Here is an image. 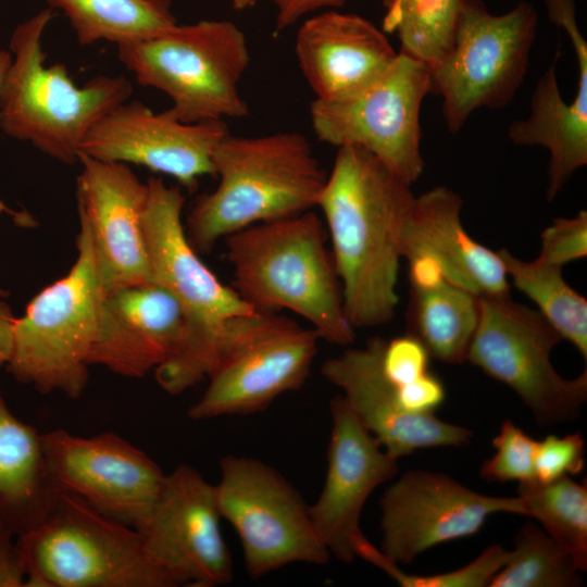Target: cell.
<instances>
[{"label":"cell","mask_w":587,"mask_h":587,"mask_svg":"<svg viewBox=\"0 0 587 587\" xmlns=\"http://www.w3.org/2000/svg\"><path fill=\"white\" fill-rule=\"evenodd\" d=\"M525 515L538 521L542 529L587 570V485L571 476L541 483L533 479L519 484L517 495Z\"/></svg>","instance_id":"29"},{"label":"cell","mask_w":587,"mask_h":587,"mask_svg":"<svg viewBox=\"0 0 587 587\" xmlns=\"http://www.w3.org/2000/svg\"><path fill=\"white\" fill-rule=\"evenodd\" d=\"M326 227L305 211L255 224L224 238L233 288L255 312L290 311L303 317L321 339L349 346V323Z\"/></svg>","instance_id":"3"},{"label":"cell","mask_w":587,"mask_h":587,"mask_svg":"<svg viewBox=\"0 0 587 587\" xmlns=\"http://www.w3.org/2000/svg\"><path fill=\"white\" fill-rule=\"evenodd\" d=\"M48 470L61 491L139 530L166 474L142 450L113 433L80 437L64 429L41 435Z\"/></svg>","instance_id":"14"},{"label":"cell","mask_w":587,"mask_h":587,"mask_svg":"<svg viewBox=\"0 0 587 587\" xmlns=\"http://www.w3.org/2000/svg\"><path fill=\"white\" fill-rule=\"evenodd\" d=\"M580 573L561 545L528 522L516 533L514 549L488 587H576L582 585Z\"/></svg>","instance_id":"31"},{"label":"cell","mask_w":587,"mask_h":587,"mask_svg":"<svg viewBox=\"0 0 587 587\" xmlns=\"http://www.w3.org/2000/svg\"><path fill=\"white\" fill-rule=\"evenodd\" d=\"M295 51L315 100L341 101L379 80L398 52L371 21L336 9L317 12L299 27Z\"/></svg>","instance_id":"22"},{"label":"cell","mask_w":587,"mask_h":587,"mask_svg":"<svg viewBox=\"0 0 587 587\" xmlns=\"http://www.w3.org/2000/svg\"><path fill=\"white\" fill-rule=\"evenodd\" d=\"M380 550L397 564H410L426 550L477 534L497 513L525 515L519 496L476 492L440 472L410 470L380 500Z\"/></svg>","instance_id":"15"},{"label":"cell","mask_w":587,"mask_h":587,"mask_svg":"<svg viewBox=\"0 0 587 587\" xmlns=\"http://www.w3.org/2000/svg\"><path fill=\"white\" fill-rule=\"evenodd\" d=\"M585 467V440L580 433L549 435L538 441L535 454V479L548 483L579 474Z\"/></svg>","instance_id":"34"},{"label":"cell","mask_w":587,"mask_h":587,"mask_svg":"<svg viewBox=\"0 0 587 587\" xmlns=\"http://www.w3.org/2000/svg\"><path fill=\"white\" fill-rule=\"evenodd\" d=\"M61 492L48 470L41 435L11 413L0 392V524L16 537L29 532Z\"/></svg>","instance_id":"25"},{"label":"cell","mask_w":587,"mask_h":587,"mask_svg":"<svg viewBox=\"0 0 587 587\" xmlns=\"http://www.w3.org/2000/svg\"><path fill=\"white\" fill-rule=\"evenodd\" d=\"M562 340L539 313L510 296H479L466 362L509 386L542 426L575 420L587 400V371L562 377L551 352Z\"/></svg>","instance_id":"10"},{"label":"cell","mask_w":587,"mask_h":587,"mask_svg":"<svg viewBox=\"0 0 587 587\" xmlns=\"http://www.w3.org/2000/svg\"><path fill=\"white\" fill-rule=\"evenodd\" d=\"M276 9L275 33L321 10L341 8L347 0H270Z\"/></svg>","instance_id":"38"},{"label":"cell","mask_w":587,"mask_h":587,"mask_svg":"<svg viewBox=\"0 0 587 587\" xmlns=\"http://www.w3.org/2000/svg\"><path fill=\"white\" fill-rule=\"evenodd\" d=\"M395 390L402 408L413 414H435L446 399L444 383L432 372Z\"/></svg>","instance_id":"37"},{"label":"cell","mask_w":587,"mask_h":587,"mask_svg":"<svg viewBox=\"0 0 587 587\" xmlns=\"http://www.w3.org/2000/svg\"><path fill=\"white\" fill-rule=\"evenodd\" d=\"M15 319L10 307L0 300V366L7 364L11 355Z\"/></svg>","instance_id":"40"},{"label":"cell","mask_w":587,"mask_h":587,"mask_svg":"<svg viewBox=\"0 0 587 587\" xmlns=\"http://www.w3.org/2000/svg\"><path fill=\"white\" fill-rule=\"evenodd\" d=\"M538 18L521 1L507 13H490L483 0H462L452 46L430 70L432 92L442 98V115L459 132L478 109L508 105L523 84Z\"/></svg>","instance_id":"9"},{"label":"cell","mask_w":587,"mask_h":587,"mask_svg":"<svg viewBox=\"0 0 587 587\" xmlns=\"http://www.w3.org/2000/svg\"><path fill=\"white\" fill-rule=\"evenodd\" d=\"M321 336L280 313L246 315L201 398L188 409L191 420L247 415L265 410L279 396L305 383Z\"/></svg>","instance_id":"12"},{"label":"cell","mask_w":587,"mask_h":587,"mask_svg":"<svg viewBox=\"0 0 587 587\" xmlns=\"http://www.w3.org/2000/svg\"><path fill=\"white\" fill-rule=\"evenodd\" d=\"M146 183L142 228L151 279L173 295L184 315L183 339L154 374L164 391L178 395L208 378L240 320L255 311L212 273L189 243L182 221V190L158 177Z\"/></svg>","instance_id":"2"},{"label":"cell","mask_w":587,"mask_h":587,"mask_svg":"<svg viewBox=\"0 0 587 587\" xmlns=\"http://www.w3.org/2000/svg\"><path fill=\"white\" fill-rule=\"evenodd\" d=\"M217 504L237 533L250 577L291 563L324 565L330 554L317 536L309 505L275 469L249 457L220 461Z\"/></svg>","instance_id":"11"},{"label":"cell","mask_w":587,"mask_h":587,"mask_svg":"<svg viewBox=\"0 0 587 587\" xmlns=\"http://www.w3.org/2000/svg\"><path fill=\"white\" fill-rule=\"evenodd\" d=\"M24 587H176L140 533L62 491L45 520L15 540Z\"/></svg>","instance_id":"7"},{"label":"cell","mask_w":587,"mask_h":587,"mask_svg":"<svg viewBox=\"0 0 587 587\" xmlns=\"http://www.w3.org/2000/svg\"><path fill=\"white\" fill-rule=\"evenodd\" d=\"M411 185L365 149L338 147L317 201L353 328L390 322L398 304L401 235Z\"/></svg>","instance_id":"1"},{"label":"cell","mask_w":587,"mask_h":587,"mask_svg":"<svg viewBox=\"0 0 587 587\" xmlns=\"http://www.w3.org/2000/svg\"><path fill=\"white\" fill-rule=\"evenodd\" d=\"M542 263L563 267L587 255V212L579 211L571 218L558 217L540 235Z\"/></svg>","instance_id":"35"},{"label":"cell","mask_w":587,"mask_h":587,"mask_svg":"<svg viewBox=\"0 0 587 587\" xmlns=\"http://www.w3.org/2000/svg\"><path fill=\"white\" fill-rule=\"evenodd\" d=\"M551 23L563 28L576 55L578 79L575 97L566 102L560 91L555 50L550 66L538 79L530 98V113L513 122L508 137L517 146H540L549 151L546 197L552 201L567 180L587 164V42L576 21L575 0H545Z\"/></svg>","instance_id":"21"},{"label":"cell","mask_w":587,"mask_h":587,"mask_svg":"<svg viewBox=\"0 0 587 587\" xmlns=\"http://www.w3.org/2000/svg\"><path fill=\"white\" fill-rule=\"evenodd\" d=\"M11 58H12L11 52L9 50L0 48V92H1V87H2L5 72L11 62ZM0 211H4L11 214L14 217V220H20L22 223L27 218L26 215H23V214H20L17 212L10 210L1 201H0Z\"/></svg>","instance_id":"41"},{"label":"cell","mask_w":587,"mask_h":587,"mask_svg":"<svg viewBox=\"0 0 587 587\" xmlns=\"http://www.w3.org/2000/svg\"><path fill=\"white\" fill-rule=\"evenodd\" d=\"M13 534L0 524V587H24L25 574Z\"/></svg>","instance_id":"39"},{"label":"cell","mask_w":587,"mask_h":587,"mask_svg":"<svg viewBox=\"0 0 587 587\" xmlns=\"http://www.w3.org/2000/svg\"><path fill=\"white\" fill-rule=\"evenodd\" d=\"M117 58L137 82L170 97L167 111L184 123L243 118L249 107L239 82L249 66L243 32L228 20L175 24L117 45Z\"/></svg>","instance_id":"6"},{"label":"cell","mask_w":587,"mask_h":587,"mask_svg":"<svg viewBox=\"0 0 587 587\" xmlns=\"http://www.w3.org/2000/svg\"><path fill=\"white\" fill-rule=\"evenodd\" d=\"M68 20L80 46L139 40L177 21L171 0H45Z\"/></svg>","instance_id":"27"},{"label":"cell","mask_w":587,"mask_h":587,"mask_svg":"<svg viewBox=\"0 0 587 587\" xmlns=\"http://www.w3.org/2000/svg\"><path fill=\"white\" fill-rule=\"evenodd\" d=\"M227 134L224 121L184 123L167 110L154 113L133 100L101 117L84 138L79 152L100 161L145 166L193 191L200 177L215 175L213 152Z\"/></svg>","instance_id":"17"},{"label":"cell","mask_w":587,"mask_h":587,"mask_svg":"<svg viewBox=\"0 0 587 587\" xmlns=\"http://www.w3.org/2000/svg\"><path fill=\"white\" fill-rule=\"evenodd\" d=\"M78 216L89 233L103 294L152 283L142 216L148 186L121 162L79 152Z\"/></svg>","instance_id":"18"},{"label":"cell","mask_w":587,"mask_h":587,"mask_svg":"<svg viewBox=\"0 0 587 587\" xmlns=\"http://www.w3.org/2000/svg\"><path fill=\"white\" fill-rule=\"evenodd\" d=\"M103 297L90 236L79 220L75 263L15 319L10 374L39 392L78 398L88 382Z\"/></svg>","instance_id":"8"},{"label":"cell","mask_w":587,"mask_h":587,"mask_svg":"<svg viewBox=\"0 0 587 587\" xmlns=\"http://www.w3.org/2000/svg\"><path fill=\"white\" fill-rule=\"evenodd\" d=\"M332 417L327 467L323 489L309 505L322 544L344 563L357 558L355 545L364 535L360 515L371 494L398 473L389 454L350 410L341 395L329 403Z\"/></svg>","instance_id":"19"},{"label":"cell","mask_w":587,"mask_h":587,"mask_svg":"<svg viewBox=\"0 0 587 587\" xmlns=\"http://www.w3.org/2000/svg\"><path fill=\"white\" fill-rule=\"evenodd\" d=\"M385 341L376 336L364 348H349L327 359L322 375L342 391L341 397L359 421L397 459L420 449L467 445L471 429L435 414H413L402 408L382 370Z\"/></svg>","instance_id":"20"},{"label":"cell","mask_w":587,"mask_h":587,"mask_svg":"<svg viewBox=\"0 0 587 587\" xmlns=\"http://www.w3.org/2000/svg\"><path fill=\"white\" fill-rule=\"evenodd\" d=\"M429 92V66L399 50L385 75L361 93L334 102L313 100L312 128L323 142L365 149L412 185L424 168L420 113Z\"/></svg>","instance_id":"13"},{"label":"cell","mask_w":587,"mask_h":587,"mask_svg":"<svg viewBox=\"0 0 587 587\" xmlns=\"http://www.w3.org/2000/svg\"><path fill=\"white\" fill-rule=\"evenodd\" d=\"M408 333L432 358L448 364L466 362L479 317V296L442 274L409 278Z\"/></svg>","instance_id":"26"},{"label":"cell","mask_w":587,"mask_h":587,"mask_svg":"<svg viewBox=\"0 0 587 587\" xmlns=\"http://www.w3.org/2000/svg\"><path fill=\"white\" fill-rule=\"evenodd\" d=\"M212 161L218 185L196 200L185 226L198 253L246 227L310 211L327 178L310 141L298 132L227 134Z\"/></svg>","instance_id":"4"},{"label":"cell","mask_w":587,"mask_h":587,"mask_svg":"<svg viewBox=\"0 0 587 587\" xmlns=\"http://www.w3.org/2000/svg\"><path fill=\"white\" fill-rule=\"evenodd\" d=\"M512 285L537 305L539 313L587 359V300L563 278L562 267L537 259L523 261L508 249L497 251Z\"/></svg>","instance_id":"28"},{"label":"cell","mask_w":587,"mask_h":587,"mask_svg":"<svg viewBox=\"0 0 587 587\" xmlns=\"http://www.w3.org/2000/svg\"><path fill=\"white\" fill-rule=\"evenodd\" d=\"M184 335V315L163 286L147 283L104 295L90 365L143 377L168 360Z\"/></svg>","instance_id":"23"},{"label":"cell","mask_w":587,"mask_h":587,"mask_svg":"<svg viewBox=\"0 0 587 587\" xmlns=\"http://www.w3.org/2000/svg\"><path fill=\"white\" fill-rule=\"evenodd\" d=\"M538 440L511 421L501 424L491 440L495 453L484 461L479 475L487 482L526 483L535 479V454Z\"/></svg>","instance_id":"33"},{"label":"cell","mask_w":587,"mask_h":587,"mask_svg":"<svg viewBox=\"0 0 587 587\" xmlns=\"http://www.w3.org/2000/svg\"><path fill=\"white\" fill-rule=\"evenodd\" d=\"M53 12L42 9L12 32V58L0 92V129L61 163L73 164L78 163L90 128L128 101L133 85L122 75H98L78 87L65 64L46 66L42 36Z\"/></svg>","instance_id":"5"},{"label":"cell","mask_w":587,"mask_h":587,"mask_svg":"<svg viewBox=\"0 0 587 587\" xmlns=\"http://www.w3.org/2000/svg\"><path fill=\"white\" fill-rule=\"evenodd\" d=\"M361 558L403 587H488L496 573L508 560L509 551L500 545L486 548L469 564L446 573L415 575L403 572L399 565L376 548L365 536L355 545Z\"/></svg>","instance_id":"32"},{"label":"cell","mask_w":587,"mask_h":587,"mask_svg":"<svg viewBox=\"0 0 587 587\" xmlns=\"http://www.w3.org/2000/svg\"><path fill=\"white\" fill-rule=\"evenodd\" d=\"M215 485L189 465L166 475L154 509L138 530L150 558L177 586L228 584L233 561L221 532Z\"/></svg>","instance_id":"16"},{"label":"cell","mask_w":587,"mask_h":587,"mask_svg":"<svg viewBox=\"0 0 587 587\" xmlns=\"http://www.w3.org/2000/svg\"><path fill=\"white\" fill-rule=\"evenodd\" d=\"M462 0H382L383 30L396 34L400 51L434 68L448 54Z\"/></svg>","instance_id":"30"},{"label":"cell","mask_w":587,"mask_h":587,"mask_svg":"<svg viewBox=\"0 0 587 587\" xmlns=\"http://www.w3.org/2000/svg\"><path fill=\"white\" fill-rule=\"evenodd\" d=\"M430 358L426 347L407 333L385 341L380 364L385 377L398 388L429 373Z\"/></svg>","instance_id":"36"},{"label":"cell","mask_w":587,"mask_h":587,"mask_svg":"<svg viewBox=\"0 0 587 587\" xmlns=\"http://www.w3.org/2000/svg\"><path fill=\"white\" fill-rule=\"evenodd\" d=\"M461 210L462 198L446 186L414 196L401 235L402 259L428 257L448 280L476 296H510L498 252L469 235Z\"/></svg>","instance_id":"24"},{"label":"cell","mask_w":587,"mask_h":587,"mask_svg":"<svg viewBox=\"0 0 587 587\" xmlns=\"http://www.w3.org/2000/svg\"><path fill=\"white\" fill-rule=\"evenodd\" d=\"M0 296H5V292L2 289H0Z\"/></svg>","instance_id":"43"},{"label":"cell","mask_w":587,"mask_h":587,"mask_svg":"<svg viewBox=\"0 0 587 587\" xmlns=\"http://www.w3.org/2000/svg\"><path fill=\"white\" fill-rule=\"evenodd\" d=\"M258 0H230L232 7L237 11L247 10L255 5Z\"/></svg>","instance_id":"42"}]
</instances>
